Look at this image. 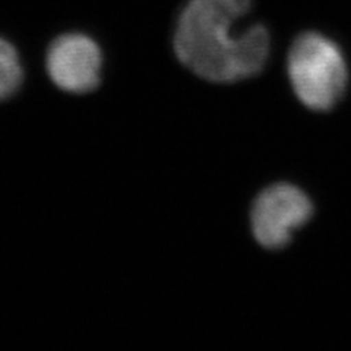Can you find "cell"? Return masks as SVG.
Returning a JSON list of instances; mask_svg holds the SVG:
<instances>
[{"instance_id":"obj_1","label":"cell","mask_w":351,"mask_h":351,"mask_svg":"<svg viewBox=\"0 0 351 351\" xmlns=\"http://www.w3.org/2000/svg\"><path fill=\"white\" fill-rule=\"evenodd\" d=\"M252 0H189L179 16L174 50L179 60L211 82H237L265 68L269 34L265 27L234 25Z\"/></svg>"},{"instance_id":"obj_5","label":"cell","mask_w":351,"mask_h":351,"mask_svg":"<svg viewBox=\"0 0 351 351\" xmlns=\"http://www.w3.org/2000/svg\"><path fill=\"white\" fill-rule=\"evenodd\" d=\"M24 78L19 54L15 47L0 37V101L18 91Z\"/></svg>"},{"instance_id":"obj_4","label":"cell","mask_w":351,"mask_h":351,"mask_svg":"<svg viewBox=\"0 0 351 351\" xmlns=\"http://www.w3.org/2000/svg\"><path fill=\"white\" fill-rule=\"evenodd\" d=\"M46 64L51 82L64 93L86 94L100 85L103 54L88 36L73 32L54 40Z\"/></svg>"},{"instance_id":"obj_3","label":"cell","mask_w":351,"mask_h":351,"mask_svg":"<svg viewBox=\"0 0 351 351\" xmlns=\"http://www.w3.org/2000/svg\"><path fill=\"white\" fill-rule=\"evenodd\" d=\"M313 211L309 197L291 184H274L252 206V232L267 249L284 247Z\"/></svg>"},{"instance_id":"obj_2","label":"cell","mask_w":351,"mask_h":351,"mask_svg":"<svg viewBox=\"0 0 351 351\" xmlns=\"http://www.w3.org/2000/svg\"><path fill=\"white\" fill-rule=\"evenodd\" d=\"M290 82L299 100L312 110L332 108L347 86V64L341 50L328 37L306 32L289 53Z\"/></svg>"}]
</instances>
